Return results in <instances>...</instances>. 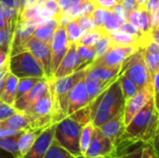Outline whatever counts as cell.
I'll return each instance as SVG.
<instances>
[{
  "instance_id": "cell-1",
  "label": "cell",
  "mask_w": 159,
  "mask_h": 158,
  "mask_svg": "<svg viewBox=\"0 0 159 158\" xmlns=\"http://www.w3.org/2000/svg\"><path fill=\"white\" fill-rule=\"evenodd\" d=\"M158 106L155 98L152 97L126 126L124 132L115 144V154L121 153L138 143L150 144L158 153Z\"/></svg>"
},
{
  "instance_id": "cell-2",
  "label": "cell",
  "mask_w": 159,
  "mask_h": 158,
  "mask_svg": "<svg viewBox=\"0 0 159 158\" xmlns=\"http://www.w3.org/2000/svg\"><path fill=\"white\" fill-rule=\"evenodd\" d=\"M125 102L120 81L117 78L89 103L92 125L100 128L108 120L123 113Z\"/></svg>"
},
{
  "instance_id": "cell-3",
  "label": "cell",
  "mask_w": 159,
  "mask_h": 158,
  "mask_svg": "<svg viewBox=\"0 0 159 158\" xmlns=\"http://www.w3.org/2000/svg\"><path fill=\"white\" fill-rule=\"evenodd\" d=\"M89 66L78 69L69 75L60 78H53L48 80L49 84V90L52 95L53 111H52V123L56 124L67 116L68 107V95L72 88L88 73Z\"/></svg>"
},
{
  "instance_id": "cell-4",
  "label": "cell",
  "mask_w": 159,
  "mask_h": 158,
  "mask_svg": "<svg viewBox=\"0 0 159 158\" xmlns=\"http://www.w3.org/2000/svg\"><path fill=\"white\" fill-rule=\"evenodd\" d=\"M81 129L82 126L69 116H66L55 124L53 141L73 156L81 157L82 154L79 143Z\"/></svg>"
},
{
  "instance_id": "cell-5",
  "label": "cell",
  "mask_w": 159,
  "mask_h": 158,
  "mask_svg": "<svg viewBox=\"0 0 159 158\" xmlns=\"http://www.w3.org/2000/svg\"><path fill=\"white\" fill-rule=\"evenodd\" d=\"M53 101L50 90L34 102L22 113L29 120L31 129L43 130L52 125Z\"/></svg>"
},
{
  "instance_id": "cell-6",
  "label": "cell",
  "mask_w": 159,
  "mask_h": 158,
  "mask_svg": "<svg viewBox=\"0 0 159 158\" xmlns=\"http://www.w3.org/2000/svg\"><path fill=\"white\" fill-rule=\"evenodd\" d=\"M7 65L9 72L18 78L34 77L47 79L42 63L27 50L9 57Z\"/></svg>"
},
{
  "instance_id": "cell-7",
  "label": "cell",
  "mask_w": 159,
  "mask_h": 158,
  "mask_svg": "<svg viewBox=\"0 0 159 158\" xmlns=\"http://www.w3.org/2000/svg\"><path fill=\"white\" fill-rule=\"evenodd\" d=\"M119 74L127 75L140 89L151 84V76L145 66L143 48H138L124 61Z\"/></svg>"
},
{
  "instance_id": "cell-8",
  "label": "cell",
  "mask_w": 159,
  "mask_h": 158,
  "mask_svg": "<svg viewBox=\"0 0 159 158\" xmlns=\"http://www.w3.org/2000/svg\"><path fill=\"white\" fill-rule=\"evenodd\" d=\"M39 21L36 20H18L9 47V57L24 50V45L34 35Z\"/></svg>"
},
{
  "instance_id": "cell-9",
  "label": "cell",
  "mask_w": 159,
  "mask_h": 158,
  "mask_svg": "<svg viewBox=\"0 0 159 158\" xmlns=\"http://www.w3.org/2000/svg\"><path fill=\"white\" fill-rule=\"evenodd\" d=\"M115 154V144L108 139L99 128L93 129L90 143L84 155V157H111Z\"/></svg>"
},
{
  "instance_id": "cell-10",
  "label": "cell",
  "mask_w": 159,
  "mask_h": 158,
  "mask_svg": "<svg viewBox=\"0 0 159 158\" xmlns=\"http://www.w3.org/2000/svg\"><path fill=\"white\" fill-rule=\"evenodd\" d=\"M24 50L29 51L42 63L48 80L54 78L51 74V48L49 43H45L32 36L24 45Z\"/></svg>"
},
{
  "instance_id": "cell-11",
  "label": "cell",
  "mask_w": 159,
  "mask_h": 158,
  "mask_svg": "<svg viewBox=\"0 0 159 158\" xmlns=\"http://www.w3.org/2000/svg\"><path fill=\"white\" fill-rule=\"evenodd\" d=\"M138 48L136 47L112 46L102 56L96 59L92 64L103 65L106 67H121L124 61L132 55Z\"/></svg>"
},
{
  "instance_id": "cell-12",
  "label": "cell",
  "mask_w": 159,
  "mask_h": 158,
  "mask_svg": "<svg viewBox=\"0 0 159 158\" xmlns=\"http://www.w3.org/2000/svg\"><path fill=\"white\" fill-rule=\"evenodd\" d=\"M154 97L152 85L140 89L134 96L126 101L124 108V122L127 126L133 116L147 103V102Z\"/></svg>"
},
{
  "instance_id": "cell-13",
  "label": "cell",
  "mask_w": 159,
  "mask_h": 158,
  "mask_svg": "<svg viewBox=\"0 0 159 158\" xmlns=\"http://www.w3.org/2000/svg\"><path fill=\"white\" fill-rule=\"evenodd\" d=\"M89 98L85 85V77L79 80L70 90L68 95L67 116L75 111L89 105Z\"/></svg>"
},
{
  "instance_id": "cell-14",
  "label": "cell",
  "mask_w": 159,
  "mask_h": 158,
  "mask_svg": "<svg viewBox=\"0 0 159 158\" xmlns=\"http://www.w3.org/2000/svg\"><path fill=\"white\" fill-rule=\"evenodd\" d=\"M55 124L46 128L36 138L34 144L21 158H43L54 138Z\"/></svg>"
},
{
  "instance_id": "cell-15",
  "label": "cell",
  "mask_w": 159,
  "mask_h": 158,
  "mask_svg": "<svg viewBox=\"0 0 159 158\" xmlns=\"http://www.w3.org/2000/svg\"><path fill=\"white\" fill-rule=\"evenodd\" d=\"M81 61L76 51V44L72 43L69 45V47L62 58L58 69L56 70L53 77L60 78L65 75H69L75 72L80 66Z\"/></svg>"
},
{
  "instance_id": "cell-16",
  "label": "cell",
  "mask_w": 159,
  "mask_h": 158,
  "mask_svg": "<svg viewBox=\"0 0 159 158\" xmlns=\"http://www.w3.org/2000/svg\"><path fill=\"white\" fill-rule=\"evenodd\" d=\"M49 91V84L48 79L40 80L29 92L25 95L21 96L20 98L15 100L13 103V107L18 112H23L26 110L34 102H35L38 98L43 96L45 93Z\"/></svg>"
},
{
  "instance_id": "cell-17",
  "label": "cell",
  "mask_w": 159,
  "mask_h": 158,
  "mask_svg": "<svg viewBox=\"0 0 159 158\" xmlns=\"http://www.w3.org/2000/svg\"><path fill=\"white\" fill-rule=\"evenodd\" d=\"M125 128H126V125L124 122V112H123L117 115L116 116L113 117L112 119L108 120L103 125H102L99 128V129L108 139H110L114 142V144H116V142L118 141V139L124 132Z\"/></svg>"
},
{
  "instance_id": "cell-18",
  "label": "cell",
  "mask_w": 159,
  "mask_h": 158,
  "mask_svg": "<svg viewBox=\"0 0 159 158\" xmlns=\"http://www.w3.org/2000/svg\"><path fill=\"white\" fill-rule=\"evenodd\" d=\"M128 21L136 26L143 35H151L150 14L143 7H137L129 11Z\"/></svg>"
},
{
  "instance_id": "cell-19",
  "label": "cell",
  "mask_w": 159,
  "mask_h": 158,
  "mask_svg": "<svg viewBox=\"0 0 159 158\" xmlns=\"http://www.w3.org/2000/svg\"><path fill=\"white\" fill-rule=\"evenodd\" d=\"M143 60L150 76L159 72V45L158 42L150 41L143 48Z\"/></svg>"
},
{
  "instance_id": "cell-20",
  "label": "cell",
  "mask_w": 159,
  "mask_h": 158,
  "mask_svg": "<svg viewBox=\"0 0 159 158\" xmlns=\"http://www.w3.org/2000/svg\"><path fill=\"white\" fill-rule=\"evenodd\" d=\"M58 26H59V22L56 18L42 20L37 23L33 36L45 43L50 44L53 33L55 32Z\"/></svg>"
},
{
  "instance_id": "cell-21",
  "label": "cell",
  "mask_w": 159,
  "mask_h": 158,
  "mask_svg": "<svg viewBox=\"0 0 159 158\" xmlns=\"http://www.w3.org/2000/svg\"><path fill=\"white\" fill-rule=\"evenodd\" d=\"M120 69L121 67L111 68V67H106L103 65H98L92 63L89 65V72L95 74L106 88L118 78Z\"/></svg>"
},
{
  "instance_id": "cell-22",
  "label": "cell",
  "mask_w": 159,
  "mask_h": 158,
  "mask_svg": "<svg viewBox=\"0 0 159 158\" xmlns=\"http://www.w3.org/2000/svg\"><path fill=\"white\" fill-rule=\"evenodd\" d=\"M69 43L66 35V28L63 25H59L55 32L53 33L51 41H50V48L51 54L65 52L69 47Z\"/></svg>"
},
{
  "instance_id": "cell-23",
  "label": "cell",
  "mask_w": 159,
  "mask_h": 158,
  "mask_svg": "<svg viewBox=\"0 0 159 158\" xmlns=\"http://www.w3.org/2000/svg\"><path fill=\"white\" fill-rule=\"evenodd\" d=\"M18 81H19V78L17 76H15L14 74H12L10 72H8L7 74L6 80H5L2 94L0 96V100H2L6 103L10 104L12 106H13V103L15 101Z\"/></svg>"
},
{
  "instance_id": "cell-24",
  "label": "cell",
  "mask_w": 159,
  "mask_h": 158,
  "mask_svg": "<svg viewBox=\"0 0 159 158\" xmlns=\"http://www.w3.org/2000/svg\"><path fill=\"white\" fill-rule=\"evenodd\" d=\"M43 130H35V129H27L22 130L20 132L19 139H18V147H19V152L20 155V158L28 152V150L31 148V146L35 142L37 136Z\"/></svg>"
},
{
  "instance_id": "cell-25",
  "label": "cell",
  "mask_w": 159,
  "mask_h": 158,
  "mask_svg": "<svg viewBox=\"0 0 159 158\" xmlns=\"http://www.w3.org/2000/svg\"><path fill=\"white\" fill-rule=\"evenodd\" d=\"M85 85L90 102L106 88V87L102 84V82L95 74L89 72V67L85 76Z\"/></svg>"
},
{
  "instance_id": "cell-26",
  "label": "cell",
  "mask_w": 159,
  "mask_h": 158,
  "mask_svg": "<svg viewBox=\"0 0 159 158\" xmlns=\"http://www.w3.org/2000/svg\"><path fill=\"white\" fill-rule=\"evenodd\" d=\"M0 8L6 17L7 26L14 31L18 20L16 0H0Z\"/></svg>"
},
{
  "instance_id": "cell-27",
  "label": "cell",
  "mask_w": 159,
  "mask_h": 158,
  "mask_svg": "<svg viewBox=\"0 0 159 158\" xmlns=\"http://www.w3.org/2000/svg\"><path fill=\"white\" fill-rule=\"evenodd\" d=\"M113 46H120V47H136L139 48V40L138 38L124 33L122 31L115 32L109 34Z\"/></svg>"
},
{
  "instance_id": "cell-28",
  "label": "cell",
  "mask_w": 159,
  "mask_h": 158,
  "mask_svg": "<svg viewBox=\"0 0 159 158\" xmlns=\"http://www.w3.org/2000/svg\"><path fill=\"white\" fill-rule=\"evenodd\" d=\"M20 132L11 136L0 137V148L11 154L15 158H20L18 147V139Z\"/></svg>"
},
{
  "instance_id": "cell-29",
  "label": "cell",
  "mask_w": 159,
  "mask_h": 158,
  "mask_svg": "<svg viewBox=\"0 0 159 158\" xmlns=\"http://www.w3.org/2000/svg\"><path fill=\"white\" fill-rule=\"evenodd\" d=\"M76 51L81 61L78 69H82L90 65L96 59V52L94 47H88V46H82L76 44Z\"/></svg>"
},
{
  "instance_id": "cell-30",
  "label": "cell",
  "mask_w": 159,
  "mask_h": 158,
  "mask_svg": "<svg viewBox=\"0 0 159 158\" xmlns=\"http://www.w3.org/2000/svg\"><path fill=\"white\" fill-rule=\"evenodd\" d=\"M42 79H45V78H34V77H22V78H19L15 100L20 98L21 96H23L27 92H29Z\"/></svg>"
},
{
  "instance_id": "cell-31",
  "label": "cell",
  "mask_w": 159,
  "mask_h": 158,
  "mask_svg": "<svg viewBox=\"0 0 159 158\" xmlns=\"http://www.w3.org/2000/svg\"><path fill=\"white\" fill-rule=\"evenodd\" d=\"M118 79L120 81V85H121L125 101H128L129 99H130L140 90V88L124 74H119Z\"/></svg>"
},
{
  "instance_id": "cell-32",
  "label": "cell",
  "mask_w": 159,
  "mask_h": 158,
  "mask_svg": "<svg viewBox=\"0 0 159 158\" xmlns=\"http://www.w3.org/2000/svg\"><path fill=\"white\" fill-rule=\"evenodd\" d=\"M120 24L117 21L116 16L114 15L112 10H106L103 20V26L102 31L105 34H111L115 32L119 31Z\"/></svg>"
},
{
  "instance_id": "cell-33",
  "label": "cell",
  "mask_w": 159,
  "mask_h": 158,
  "mask_svg": "<svg viewBox=\"0 0 159 158\" xmlns=\"http://www.w3.org/2000/svg\"><path fill=\"white\" fill-rule=\"evenodd\" d=\"M93 129H94V126L92 125L91 122L86 124L85 126L82 127L81 129V133H80V151L82 154V156H84L89 143L92 138V134H93Z\"/></svg>"
},
{
  "instance_id": "cell-34",
  "label": "cell",
  "mask_w": 159,
  "mask_h": 158,
  "mask_svg": "<svg viewBox=\"0 0 159 158\" xmlns=\"http://www.w3.org/2000/svg\"><path fill=\"white\" fill-rule=\"evenodd\" d=\"M45 2L46 0H38L32 7L24 9L19 19L20 20H36L39 21Z\"/></svg>"
},
{
  "instance_id": "cell-35",
  "label": "cell",
  "mask_w": 159,
  "mask_h": 158,
  "mask_svg": "<svg viewBox=\"0 0 159 158\" xmlns=\"http://www.w3.org/2000/svg\"><path fill=\"white\" fill-rule=\"evenodd\" d=\"M102 34H103V32L101 29H99V28L92 29L89 32L84 33L82 37L75 44L82 45V46H88V47H93Z\"/></svg>"
},
{
  "instance_id": "cell-36",
  "label": "cell",
  "mask_w": 159,
  "mask_h": 158,
  "mask_svg": "<svg viewBox=\"0 0 159 158\" xmlns=\"http://www.w3.org/2000/svg\"><path fill=\"white\" fill-rule=\"evenodd\" d=\"M66 28V35H67V40L69 44L72 43H76L83 35V32L77 23L76 20H72L68 22V24L65 26Z\"/></svg>"
},
{
  "instance_id": "cell-37",
  "label": "cell",
  "mask_w": 159,
  "mask_h": 158,
  "mask_svg": "<svg viewBox=\"0 0 159 158\" xmlns=\"http://www.w3.org/2000/svg\"><path fill=\"white\" fill-rule=\"evenodd\" d=\"M43 158H75L70 153L57 144L54 141H52L51 144L49 145L48 149L47 150L46 154Z\"/></svg>"
},
{
  "instance_id": "cell-38",
  "label": "cell",
  "mask_w": 159,
  "mask_h": 158,
  "mask_svg": "<svg viewBox=\"0 0 159 158\" xmlns=\"http://www.w3.org/2000/svg\"><path fill=\"white\" fill-rule=\"evenodd\" d=\"M60 12H61V9L56 0H46L42 12H41L40 20H45V19H49V18H55Z\"/></svg>"
},
{
  "instance_id": "cell-39",
  "label": "cell",
  "mask_w": 159,
  "mask_h": 158,
  "mask_svg": "<svg viewBox=\"0 0 159 158\" xmlns=\"http://www.w3.org/2000/svg\"><path fill=\"white\" fill-rule=\"evenodd\" d=\"M70 118H72L73 120H75V122H77L80 126H85L86 124L91 122V118H90V111H89V105L83 107L77 111H75V113L71 114L70 115H68Z\"/></svg>"
},
{
  "instance_id": "cell-40",
  "label": "cell",
  "mask_w": 159,
  "mask_h": 158,
  "mask_svg": "<svg viewBox=\"0 0 159 158\" xmlns=\"http://www.w3.org/2000/svg\"><path fill=\"white\" fill-rule=\"evenodd\" d=\"M112 46H113V44H112V41H111L109 34H103L101 36V38L97 41V43L93 46L95 52H96V59L102 56Z\"/></svg>"
},
{
  "instance_id": "cell-41",
  "label": "cell",
  "mask_w": 159,
  "mask_h": 158,
  "mask_svg": "<svg viewBox=\"0 0 159 158\" xmlns=\"http://www.w3.org/2000/svg\"><path fill=\"white\" fill-rule=\"evenodd\" d=\"M143 146H144V143H142V145L139 147H135L132 150L127 149L121 153L115 154L110 158H142Z\"/></svg>"
},
{
  "instance_id": "cell-42",
  "label": "cell",
  "mask_w": 159,
  "mask_h": 158,
  "mask_svg": "<svg viewBox=\"0 0 159 158\" xmlns=\"http://www.w3.org/2000/svg\"><path fill=\"white\" fill-rule=\"evenodd\" d=\"M14 31L10 29L9 26H6L5 28L0 30V48L10 47V43L12 40Z\"/></svg>"
},
{
  "instance_id": "cell-43",
  "label": "cell",
  "mask_w": 159,
  "mask_h": 158,
  "mask_svg": "<svg viewBox=\"0 0 159 158\" xmlns=\"http://www.w3.org/2000/svg\"><path fill=\"white\" fill-rule=\"evenodd\" d=\"M75 20H76L77 23L79 24L83 34L86 32H89L92 29L97 28L91 16H81V17H77Z\"/></svg>"
},
{
  "instance_id": "cell-44",
  "label": "cell",
  "mask_w": 159,
  "mask_h": 158,
  "mask_svg": "<svg viewBox=\"0 0 159 158\" xmlns=\"http://www.w3.org/2000/svg\"><path fill=\"white\" fill-rule=\"evenodd\" d=\"M112 11H113L114 15L116 16V20L120 25H122L128 21V11L121 6V4L119 2H117L115 5Z\"/></svg>"
},
{
  "instance_id": "cell-45",
  "label": "cell",
  "mask_w": 159,
  "mask_h": 158,
  "mask_svg": "<svg viewBox=\"0 0 159 158\" xmlns=\"http://www.w3.org/2000/svg\"><path fill=\"white\" fill-rule=\"evenodd\" d=\"M18 111L10 104L6 103L2 100H0V121L7 119V117L11 116Z\"/></svg>"
},
{
  "instance_id": "cell-46",
  "label": "cell",
  "mask_w": 159,
  "mask_h": 158,
  "mask_svg": "<svg viewBox=\"0 0 159 158\" xmlns=\"http://www.w3.org/2000/svg\"><path fill=\"white\" fill-rule=\"evenodd\" d=\"M105 11H106V9L96 7L91 14V18H92L96 27L101 29V30L102 29V26H103V20H104Z\"/></svg>"
},
{
  "instance_id": "cell-47",
  "label": "cell",
  "mask_w": 159,
  "mask_h": 158,
  "mask_svg": "<svg viewBox=\"0 0 159 158\" xmlns=\"http://www.w3.org/2000/svg\"><path fill=\"white\" fill-rule=\"evenodd\" d=\"M96 8L95 5L90 0H86L79 5V17L81 16H91L92 12Z\"/></svg>"
},
{
  "instance_id": "cell-48",
  "label": "cell",
  "mask_w": 159,
  "mask_h": 158,
  "mask_svg": "<svg viewBox=\"0 0 159 158\" xmlns=\"http://www.w3.org/2000/svg\"><path fill=\"white\" fill-rule=\"evenodd\" d=\"M96 7L103 8L106 10H112L115 5L119 0H90Z\"/></svg>"
},
{
  "instance_id": "cell-49",
  "label": "cell",
  "mask_w": 159,
  "mask_h": 158,
  "mask_svg": "<svg viewBox=\"0 0 159 158\" xmlns=\"http://www.w3.org/2000/svg\"><path fill=\"white\" fill-rule=\"evenodd\" d=\"M142 158H159L158 153L156 152L150 144H144Z\"/></svg>"
},
{
  "instance_id": "cell-50",
  "label": "cell",
  "mask_w": 159,
  "mask_h": 158,
  "mask_svg": "<svg viewBox=\"0 0 159 158\" xmlns=\"http://www.w3.org/2000/svg\"><path fill=\"white\" fill-rule=\"evenodd\" d=\"M144 9L149 13L153 14L158 12L159 10V0H147Z\"/></svg>"
},
{
  "instance_id": "cell-51",
  "label": "cell",
  "mask_w": 159,
  "mask_h": 158,
  "mask_svg": "<svg viewBox=\"0 0 159 158\" xmlns=\"http://www.w3.org/2000/svg\"><path fill=\"white\" fill-rule=\"evenodd\" d=\"M9 60V48L3 47L0 48V69L7 64Z\"/></svg>"
},
{
  "instance_id": "cell-52",
  "label": "cell",
  "mask_w": 159,
  "mask_h": 158,
  "mask_svg": "<svg viewBox=\"0 0 159 158\" xmlns=\"http://www.w3.org/2000/svg\"><path fill=\"white\" fill-rule=\"evenodd\" d=\"M118 2L128 12L138 7L137 0H119Z\"/></svg>"
},
{
  "instance_id": "cell-53",
  "label": "cell",
  "mask_w": 159,
  "mask_h": 158,
  "mask_svg": "<svg viewBox=\"0 0 159 158\" xmlns=\"http://www.w3.org/2000/svg\"><path fill=\"white\" fill-rule=\"evenodd\" d=\"M8 72H9V69H8V65L7 64H6L3 68L0 69V96L2 94V91H3V88H4L5 80H6V77H7V74Z\"/></svg>"
},
{
  "instance_id": "cell-54",
  "label": "cell",
  "mask_w": 159,
  "mask_h": 158,
  "mask_svg": "<svg viewBox=\"0 0 159 158\" xmlns=\"http://www.w3.org/2000/svg\"><path fill=\"white\" fill-rule=\"evenodd\" d=\"M56 2H57L61 10L65 9L71 4V0H56Z\"/></svg>"
},
{
  "instance_id": "cell-55",
  "label": "cell",
  "mask_w": 159,
  "mask_h": 158,
  "mask_svg": "<svg viewBox=\"0 0 159 158\" xmlns=\"http://www.w3.org/2000/svg\"><path fill=\"white\" fill-rule=\"evenodd\" d=\"M7 25V23L6 17H5V15H4L2 9L0 8V30L3 29V28H5Z\"/></svg>"
},
{
  "instance_id": "cell-56",
  "label": "cell",
  "mask_w": 159,
  "mask_h": 158,
  "mask_svg": "<svg viewBox=\"0 0 159 158\" xmlns=\"http://www.w3.org/2000/svg\"><path fill=\"white\" fill-rule=\"evenodd\" d=\"M0 158H15L11 154H9L8 152L3 150L0 148Z\"/></svg>"
},
{
  "instance_id": "cell-57",
  "label": "cell",
  "mask_w": 159,
  "mask_h": 158,
  "mask_svg": "<svg viewBox=\"0 0 159 158\" xmlns=\"http://www.w3.org/2000/svg\"><path fill=\"white\" fill-rule=\"evenodd\" d=\"M37 1L38 0H25V7H24V9L32 7Z\"/></svg>"
},
{
  "instance_id": "cell-58",
  "label": "cell",
  "mask_w": 159,
  "mask_h": 158,
  "mask_svg": "<svg viewBox=\"0 0 159 158\" xmlns=\"http://www.w3.org/2000/svg\"><path fill=\"white\" fill-rule=\"evenodd\" d=\"M147 0H137V4H138V7H145Z\"/></svg>"
},
{
  "instance_id": "cell-59",
  "label": "cell",
  "mask_w": 159,
  "mask_h": 158,
  "mask_svg": "<svg viewBox=\"0 0 159 158\" xmlns=\"http://www.w3.org/2000/svg\"><path fill=\"white\" fill-rule=\"evenodd\" d=\"M84 1H86V0H71V4L72 5H77V6H79Z\"/></svg>"
},
{
  "instance_id": "cell-60",
  "label": "cell",
  "mask_w": 159,
  "mask_h": 158,
  "mask_svg": "<svg viewBox=\"0 0 159 158\" xmlns=\"http://www.w3.org/2000/svg\"><path fill=\"white\" fill-rule=\"evenodd\" d=\"M79 158H87V157H84V156H81V157ZM92 158H110V157H92Z\"/></svg>"
}]
</instances>
